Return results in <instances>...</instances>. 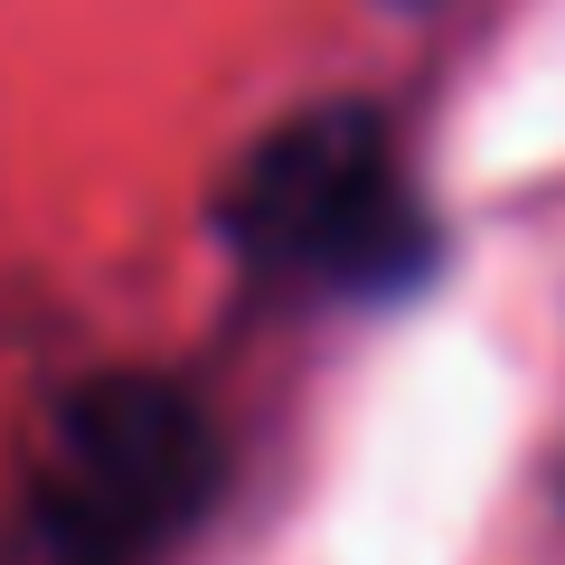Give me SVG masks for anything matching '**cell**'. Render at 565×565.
Returning a JSON list of instances; mask_svg holds the SVG:
<instances>
[{"label": "cell", "mask_w": 565, "mask_h": 565, "mask_svg": "<svg viewBox=\"0 0 565 565\" xmlns=\"http://www.w3.org/2000/svg\"><path fill=\"white\" fill-rule=\"evenodd\" d=\"M217 481V415L180 377H76L0 500V565H170Z\"/></svg>", "instance_id": "obj_1"}, {"label": "cell", "mask_w": 565, "mask_h": 565, "mask_svg": "<svg viewBox=\"0 0 565 565\" xmlns=\"http://www.w3.org/2000/svg\"><path fill=\"white\" fill-rule=\"evenodd\" d=\"M217 236L245 274L330 292H396L424 255L396 141L367 104H302L255 132L217 189Z\"/></svg>", "instance_id": "obj_2"}]
</instances>
